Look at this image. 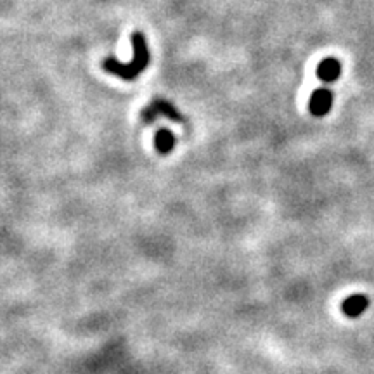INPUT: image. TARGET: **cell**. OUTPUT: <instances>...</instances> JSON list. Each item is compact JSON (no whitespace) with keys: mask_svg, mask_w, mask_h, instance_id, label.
Wrapping results in <instances>:
<instances>
[{"mask_svg":"<svg viewBox=\"0 0 374 374\" xmlns=\"http://www.w3.org/2000/svg\"><path fill=\"white\" fill-rule=\"evenodd\" d=\"M369 307V300L366 295H352L347 300H343L341 303V312L348 317H359L361 314H364L366 308Z\"/></svg>","mask_w":374,"mask_h":374,"instance_id":"277c9868","label":"cell"},{"mask_svg":"<svg viewBox=\"0 0 374 374\" xmlns=\"http://www.w3.org/2000/svg\"><path fill=\"white\" fill-rule=\"evenodd\" d=\"M132 45H134V59L130 63H120L115 57H106L103 61V68L108 73L120 76L122 80H136L137 76L143 73L150 64V50H148L146 38L143 34L132 35Z\"/></svg>","mask_w":374,"mask_h":374,"instance_id":"6da1fadb","label":"cell"},{"mask_svg":"<svg viewBox=\"0 0 374 374\" xmlns=\"http://www.w3.org/2000/svg\"><path fill=\"white\" fill-rule=\"evenodd\" d=\"M159 115L168 116V118L173 120V122H184V116L180 115V113L177 111L175 108H173L172 104L168 103V101H163V99L152 101L151 106L146 108V110L143 111V120L146 123H151L152 120L158 118Z\"/></svg>","mask_w":374,"mask_h":374,"instance_id":"7a4b0ae2","label":"cell"},{"mask_svg":"<svg viewBox=\"0 0 374 374\" xmlns=\"http://www.w3.org/2000/svg\"><path fill=\"white\" fill-rule=\"evenodd\" d=\"M333 106V94L328 89H319L312 94L310 103H308V110L314 116H324Z\"/></svg>","mask_w":374,"mask_h":374,"instance_id":"3957f363","label":"cell"},{"mask_svg":"<svg viewBox=\"0 0 374 374\" xmlns=\"http://www.w3.org/2000/svg\"><path fill=\"white\" fill-rule=\"evenodd\" d=\"M154 146L159 154H168L175 146V137L170 130H159L154 137Z\"/></svg>","mask_w":374,"mask_h":374,"instance_id":"8992f818","label":"cell"},{"mask_svg":"<svg viewBox=\"0 0 374 374\" xmlns=\"http://www.w3.org/2000/svg\"><path fill=\"white\" fill-rule=\"evenodd\" d=\"M341 75V64L338 63L333 57H328V59L321 61L317 66V76L326 83H333L340 78Z\"/></svg>","mask_w":374,"mask_h":374,"instance_id":"5b68a950","label":"cell"}]
</instances>
